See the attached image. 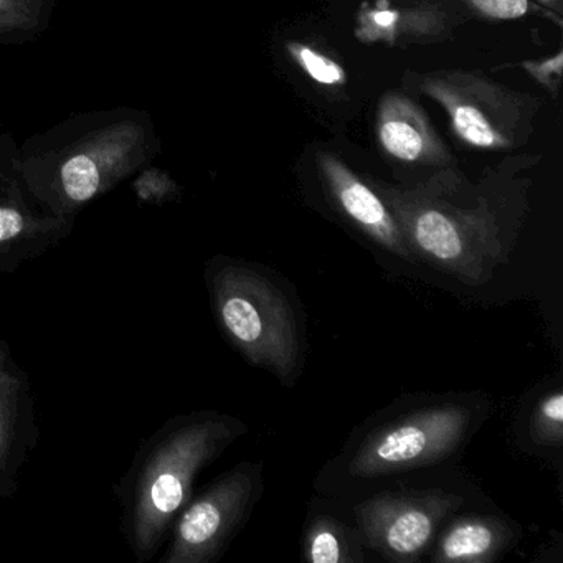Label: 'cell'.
<instances>
[{"instance_id": "1", "label": "cell", "mask_w": 563, "mask_h": 563, "mask_svg": "<svg viewBox=\"0 0 563 563\" xmlns=\"http://www.w3.org/2000/svg\"><path fill=\"white\" fill-rule=\"evenodd\" d=\"M245 433L239 418L202 410L170 417L143 440L114 484L120 530L136 563L154 559L192 497L200 471Z\"/></svg>"}, {"instance_id": "2", "label": "cell", "mask_w": 563, "mask_h": 563, "mask_svg": "<svg viewBox=\"0 0 563 563\" xmlns=\"http://www.w3.org/2000/svg\"><path fill=\"white\" fill-rule=\"evenodd\" d=\"M417 262L471 286H483L509 260L522 220L506 197L481 194L473 206L456 203L450 183L437 177L417 189L378 186Z\"/></svg>"}, {"instance_id": "3", "label": "cell", "mask_w": 563, "mask_h": 563, "mask_svg": "<svg viewBox=\"0 0 563 563\" xmlns=\"http://www.w3.org/2000/svg\"><path fill=\"white\" fill-rule=\"evenodd\" d=\"M206 285L230 344L250 364L291 385L301 372L305 335L298 309L282 285L262 266L227 256L209 260Z\"/></svg>"}, {"instance_id": "4", "label": "cell", "mask_w": 563, "mask_h": 563, "mask_svg": "<svg viewBox=\"0 0 563 563\" xmlns=\"http://www.w3.org/2000/svg\"><path fill=\"white\" fill-rule=\"evenodd\" d=\"M470 401L427 405L385 421L352 454V477H380L438 463L453 454L479 423Z\"/></svg>"}, {"instance_id": "5", "label": "cell", "mask_w": 563, "mask_h": 563, "mask_svg": "<svg viewBox=\"0 0 563 563\" xmlns=\"http://www.w3.org/2000/svg\"><path fill=\"white\" fill-rule=\"evenodd\" d=\"M262 464L240 463L190 497L170 527L163 563H213L227 552L262 494Z\"/></svg>"}, {"instance_id": "6", "label": "cell", "mask_w": 563, "mask_h": 563, "mask_svg": "<svg viewBox=\"0 0 563 563\" xmlns=\"http://www.w3.org/2000/svg\"><path fill=\"white\" fill-rule=\"evenodd\" d=\"M463 504L441 489L382 493L355 509L362 540L391 562H417L430 549L438 527Z\"/></svg>"}, {"instance_id": "7", "label": "cell", "mask_w": 563, "mask_h": 563, "mask_svg": "<svg viewBox=\"0 0 563 563\" xmlns=\"http://www.w3.org/2000/svg\"><path fill=\"white\" fill-rule=\"evenodd\" d=\"M41 440L31 375L0 339V500L12 499L19 476Z\"/></svg>"}, {"instance_id": "8", "label": "cell", "mask_w": 563, "mask_h": 563, "mask_svg": "<svg viewBox=\"0 0 563 563\" xmlns=\"http://www.w3.org/2000/svg\"><path fill=\"white\" fill-rule=\"evenodd\" d=\"M424 90L437 98L451 118L454 134L479 150H504L514 144L510 134V95L499 88L446 75L443 80L430 78Z\"/></svg>"}, {"instance_id": "9", "label": "cell", "mask_w": 563, "mask_h": 563, "mask_svg": "<svg viewBox=\"0 0 563 563\" xmlns=\"http://www.w3.org/2000/svg\"><path fill=\"white\" fill-rule=\"evenodd\" d=\"M322 176L335 209L367 239L397 258L417 263L400 227L377 190L355 177L344 164L331 156L321 159Z\"/></svg>"}, {"instance_id": "10", "label": "cell", "mask_w": 563, "mask_h": 563, "mask_svg": "<svg viewBox=\"0 0 563 563\" xmlns=\"http://www.w3.org/2000/svg\"><path fill=\"white\" fill-rule=\"evenodd\" d=\"M68 232L65 220L34 219L18 206L0 203V275H11L41 258Z\"/></svg>"}, {"instance_id": "11", "label": "cell", "mask_w": 563, "mask_h": 563, "mask_svg": "<svg viewBox=\"0 0 563 563\" xmlns=\"http://www.w3.org/2000/svg\"><path fill=\"white\" fill-rule=\"evenodd\" d=\"M516 540L512 526L496 516H466L451 522L434 549L438 563H489Z\"/></svg>"}, {"instance_id": "12", "label": "cell", "mask_w": 563, "mask_h": 563, "mask_svg": "<svg viewBox=\"0 0 563 563\" xmlns=\"http://www.w3.org/2000/svg\"><path fill=\"white\" fill-rule=\"evenodd\" d=\"M378 140L382 147L401 163L437 159L433 131L423 114L404 98H387L378 118Z\"/></svg>"}, {"instance_id": "13", "label": "cell", "mask_w": 563, "mask_h": 563, "mask_svg": "<svg viewBox=\"0 0 563 563\" xmlns=\"http://www.w3.org/2000/svg\"><path fill=\"white\" fill-rule=\"evenodd\" d=\"M342 522L316 517L306 530L305 556L311 563H358L364 560L358 540Z\"/></svg>"}, {"instance_id": "14", "label": "cell", "mask_w": 563, "mask_h": 563, "mask_svg": "<svg viewBox=\"0 0 563 563\" xmlns=\"http://www.w3.org/2000/svg\"><path fill=\"white\" fill-rule=\"evenodd\" d=\"M60 202L65 207L84 206L103 189V174L93 157H71L60 169Z\"/></svg>"}, {"instance_id": "15", "label": "cell", "mask_w": 563, "mask_h": 563, "mask_svg": "<svg viewBox=\"0 0 563 563\" xmlns=\"http://www.w3.org/2000/svg\"><path fill=\"white\" fill-rule=\"evenodd\" d=\"M532 437L547 446H560L563 441V391L560 388L540 398L530 420Z\"/></svg>"}, {"instance_id": "16", "label": "cell", "mask_w": 563, "mask_h": 563, "mask_svg": "<svg viewBox=\"0 0 563 563\" xmlns=\"http://www.w3.org/2000/svg\"><path fill=\"white\" fill-rule=\"evenodd\" d=\"M289 52L298 64L305 68L306 74L321 85L344 84L345 75L341 65L332 62L331 58L318 54L312 48L302 47V45H289Z\"/></svg>"}, {"instance_id": "17", "label": "cell", "mask_w": 563, "mask_h": 563, "mask_svg": "<svg viewBox=\"0 0 563 563\" xmlns=\"http://www.w3.org/2000/svg\"><path fill=\"white\" fill-rule=\"evenodd\" d=\"M471 4L487 18L519 19L529 11V0H470Z\"/></svg>"}, {"instance_id": "18", "label": "cell", "mask_w": 563, "mask_h": 563, "mask_svg": "<svg viewBox=\"0 0 563 563\" xmlns=\"http://www.w3.org/2000/svg\"><path fill=\"white\" fill-rule=\"evenodd\" d=\"M526 67L533 77L539 78L543 84L550 85L552 74L559 75V77L562 74V54L556 55L553 60L545 62V64H527Z\"/></svg>"}, {"instance_id": "19", "label": "cell", "mask_w": 563, "mask_h": 563, "mask_svg": "<svg viewBox=\"0 0 563 563\" xmlns=\"http://www.w3.org/2000/svg\"><path fill=\"white\" fill-rule=\"evenodd\" d=\"M539 2H543V4H553L556 0H539Z\"/></svg>"}]
</instances>
